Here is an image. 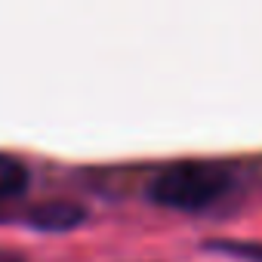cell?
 I'll return each mask as SVG.
<instances>
[{
	"instance_id": "3957f363",
	"label": "cell",
	"mask_w": 262,
	"mask_h": 262,
	"mask_svg": "<svg viewBox=\"0 0 262 262\" xmlns=\"http://www.w3.org/2000/svg\"><path fill=\"white\" fill-rule=\"evenodd\" d=\"M28 182H31L28 164L13 151H0V204L25 194Z\"/></svg>"
},
{
	"instance_id": "6da1fadb",
	"label": "cell",
	"mask_w": 262,
	"mask_h": 262,
	"mask_svg": "<svg viewBox=\"0 0 262 262\" xmlns=\"http://www.w3.org/2000/svg\"><path fill=\"white\" fill-rule=\"evenodd\" d=\"M231 185H234V170L228 164L207 158H182L164 164L151 176L148 198L173 210H204L216 204L222 194H228Z\"/></svg>"
},
{
	"instance_id": "5b68a950",
	"label": "cell",
	"mask_w": 262,
	"mask_h": 262,
	"mask_svg": "<svg viewBox=\"0 0 262 262\" xmlns=\"http://www.w3.org/2000/svg\"><path fill=\"white\" fill-rule=\"evenodd\" d=\"M0 262H25V259H19V256H10V253H0Z\"/></svg>"
},
{
	"instance_id": "277c9868",
	"label": "cell",
	"mask_w": 262,
	"mask_h": 262,
	"mask_svg": "<svg viewBox=\"0 0 262 262\" xmlns=\"http://www.w3.org/2000/svg\"><path fill=\"white\" fill-rule=\"evenodd\" d=\"M207 247H213V250H225V253H234V256H241V259H253V262H262V244H259V241L213 237V241H207Z\"/></svg>"
},
{
	"instance_id": "7a4b0ae2",
	"label": "cell",
	"mask_w": 262,
	"mask_h": 262,
	"mask_svg": "<svg viewBox=\"0 0 262 262\" xmlns=\"http://www.w3.org/2000/svg\"><path fill=\"white\" fill-rule=\"evenodd\" d=\"M25 219L37 228L62 231V228H74L86 219V204H80L77 198H68V194H47L25 207Z\"/></svg>"
}]
</instances>
